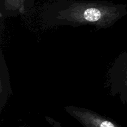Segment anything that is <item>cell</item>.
Returning a JSON list of instances; mask_svg holds the SVG:
<instances>
[{
  "label": "cell",
  "mask_w": 127,
  "mask_h": 127,
  "mask_svg": "<svg viewBox=\"0 0 127 127\" xmlns=\"http://www.w3.org/2000/svg\"><path fill=\"white\" fill-rule=\"evenodd\" d=\"M125 14L123 5L109 1L56 0L42 8L40 17L43 29L86 25L108 29Z\"/></svg>",
  "instance_id": "obj_1"
},
{
  "label": "cell",
  "mask_w": 127,
  "mask_h": 127,
  "mask_svg": "<svg viewBox=\"0 0 127 127\" xmlns=\"http://www.w3.org/2000/svg\"><path fill=\"white\" fill-rule=\"evenodd\" d=\"M66 112L70 116L85 127H120L114 120L102 116L95 112L86 108L74 105L64 107Z\"/></svg>",
  "instance_id": "obj_2"
},
{
  "label": "cell",
  "mask_w": 127,
  "mask_h": 127,
  "mask_svg": "<svg viewBox=\"0 0 127 127\" xmlns=\"http://www.w3.org/2000/svg\"><path fill=\"white\" fill-rule=\"evenodd\" d=\"M27 1V0H26V1Z\"/></svg>",
  "instance_id": "obj_5"
},
{
  "label": "cell",
  "mask_w": 127,
  "mask_h": 127,
  "mask_svg": "<svg viewBox=\"0 0 127 127\" xmlns=\"http://www.w3.org/2000/svg\"><path fill=\"white\" fill-rule=\"evenodd\" d=\"M0 110L3 109L4 106L7 103L9 96L12 94L10 84V78L6 61L3 55L1 52V61H0Z\"/></svg>",
  "instance_id": "obj_3"
},
{
  "label": "cell",
  "mask_w": 127,
  "mask_h": 127,
  "mask_svg": "<svg viewBox=\"0 0 127 127\" xmlns=\"http://www.w3.org/2000/svg\"><path fill=\"white\" fill-rule=\"evenodd\" d=\"M26 0H2L1 17H14L26 13Z\"/></svg>",
  "instance_id": "obj_4"
}]
</instances>
